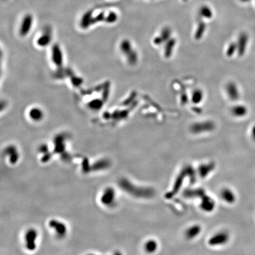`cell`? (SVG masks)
Listing matches in <instances>:
<instances>
[{
	"label": "cell",
	"mask_w": 255,
	"mask_h": 255,
	"mask_svg": "<svg viewBox=\"0 0 255 255\" xmlns=\"http://www.w3.org/2000/svg\"><path fill=\"white\" fill-rule=\"evenodd\" d=\"M215 128V124L211 120H206L193 124L191 127V131L195 134L212 131Z\"/></svg>",
	"instance_id": "obj_1"
},
{
	"label": "cell",
	"mask_w": 255,
	"mask_h": 255,
	"mask_svg": "<svg viewBox=\"0 0 255 255\" xmlns=\"http://www.w3.org/2000/svg\"><path fill=\"white\" fill-rule=\"evenodd\" d=\"M37 238V231L34 229L28 230L25 235L26 247L30 251L34 250L36 248V239Z\"/></svg>",
	"instance_id": "obj_2"
},
{
	"label": "cell",
	"mask_w": 255,
	"mask_h": 255,
	"mask_svg": "<svg viewBox=\"0 0 255 255\" xmlns=\"http://www.w3.org/2000/svg\"><path fill=\"white\" fill-rule=\"evenodd\" d=\"M229 240V235L226 232L220 231L214 234L208 240V245L211 246H218L226 243Z\"/></svg>",
	"instance_id": "obj_3"
},
{
	"label": "cell",
	"mask_w": 255,
	"mask_h": 255,
	"mask_svg": "<svg viewBox=\"0 0 255 255\" xmlns=\"http://www.w3.org/2000/svg\"><path fill=\"white\" fill-rule=\"evenodd\" d=\"M226 92L229 98L232 101H236L240 97L239 88L234 82H230L226 85Z\"/></svg>",
	"instance_id": "obj_4"
},
{
	"label": "cell",
	"mask_w": 255,
	"mask_h": 255,
	"mask_svg": "<svg viewBox=\"0 0 255 255\" xmlns=\"http://www.w3.org/2000/svg\"><path fill=\"white\" fill-rule=\"evenodd\" d=\"M249 40V37L248 34L245 32H242L240 34L237 43V53L239 56H242L245 53L246 50L248 43Z\"/></svg>",
	"instance_id": "obj_5"
},
{
	"label": "cell",
	"mask_w": 255,
	"mask_h": 255,
	"mask_svg": "<svg viewBox=\"0 0 255 255\" xmlns=\"http://www.w3.org/2000/svg\"><path fill=\"white\" fill-rule=\"evenodd\" d=\"M115 199V191L111 187H108L105 190L101 197V202L106 205L109 206L114 203Z\"/></svg>",
	"instance_id": "obj_6"
},
{
	"label": "cell",
	"mask_w": 255,
	"mask_h": 255,
	"mask_svg": "<svg viewBox=\"0 0 255 255\" xmlns=\"http://www.w3.org/2000/svg\"><path fill=\"white\" fill-rule=\"evenodd\" d=\"M49 226L53 228L59 236H64L67 232V227L66 225L57 220L53 219L49 221Z\"/></svg>",
	"instance_id": "obj_7"
},
{
	"label": "cell",
	"mask_w": 255,
	"mask_h": 255,
	"mask_svg": "<svg viewBox=\"0 0 255 255\" xmlns=\"http://www.w3.org/2000/svg\"><path fill=\"white\" fill-rule=\"evenodd\" d=\"M32 23V17L31 15L27 14L23 19L20 27V33L24 36L31 30Z\"/></svg>",
	"instance_id": "obj_8"
},
{
	"label": "cell",
	"mask_w": 255,
	"mask_h": 255,
	"mask_svg": "<svg viewBox=\"0 0 255 255\" xmlns=\"http://www.w3.org/2000/svg\"><path fill=\"white\" fill-rule=\"evenodd\" d=\"M201 227L198 225H194L188 227L185 233V236L188 239H193L200 234Z\"/></svg>",
	"instance_id": "obj_9"
},
{
	"label": "cell",
	"mask_w": 255,
	"mask_h": 255,
	"mask_svg": "<svg viewBox=\"0 0 255 255\" xmlns=\"http://www.w3.org/2000/svg\"><path fill=\"white\" fill-rule=\"evenodd\" d=\"M176 40L174 38L170 39L168 41L165 43V47H164V56L166 58H169L171 56L173 53L174 47L176 45Z\"/></svg>",
	"instance_id": "obj_10"
},
{
	"label": "cell",
	"mask_w": 255,
	"mask_h": 255,
	"mask_svg": "<svg viewBox=\"0 0 255 255\" xmlns=\"http://www.w3.org/2000/svg\"><path fill=\"white\" fill-rule=\"evenodd\" d=\"M231 112L233 115L236 117H243L247 114L248 109L243 105H237L232 107Z\"/></svg>",
	"instance_id": "obj_11"
},
{
	"label": "cell",
	"mask_w": 255,
	"mask_h": 255,
	"mask_svg": "<svg viewBox=\"0 0 255 255\" xmlns=\"http://www.w3.org/2000/svg\"><path fill=\"white\" fill-rule=\"evenodd\" d=\"M204 95L200 89H195L193 91L191 96V101L194 104H200L203 102Z\"/></svg>",
	"instance_id": "obj_12"
},
{
	"label": "cell",
	"mask_w": 255,
	"mask_h": 255,
	"mask_svg": "<svg viewBox=\"0 0 255 255\" xmlns=\"http://www.w3.org/2000/svg\"><path fill=\"white\" fill-rule=\"evenodd\" d=\"M7 155L9 157V160L11 164H16L19 158L18 153L16 148L14 146H9L5 150Z\"/></svg>",
	"instance_id": "obj_13"
},
{
	"label": "cell",
	"mask_w": 255,
	"mask_h": 255,
	"mask_svg": "<svg viewBox=\"0 0 255 255\" xmlns=\"http://www.w3.org/2000/svg\"><path fill=\"white\" fill-rule=\"evenodd\" d=\"M220 197L221 199L228 203L234 202L235 197V194L229 188H223L220 192Z\"/></svg>",
	"instance_id": "obj_14"
},
{
	"label": "cell",
	"mask_w": 255,
	"mask_h": 255,
	"mask_svg": "<svg viewBox=\"0 0 255 255\" xmlns=\"http://www.w3.org/2000/svg\"><path fill=\"white\" fill-rule=\"evenodd\" d=\"M30 118L34 121H40L43 118V112L39 108H33L29 112Z\"/></svg>",
	"instance_id": "obj_15"
},
{
	"label": "cell",
	"mask_w": 255,
	"mask_h": 255,
	"mask_svg": "<svg viewBox=\"0 0 255 255\" xmlns=\"http://www.w3.org/2000/svg\"><path fill=\"white\" fill-rule=\"evenodd\" d=\"M199 14L202 18L206 19H211L213 16V12L210 7L203 5L199 9Z\"/></svg>",
	"instance_id": "obj_16"
},
{
	"label": "cell",
	"mask_w": 255,
	"mask_h": 255,
	"mask_svg": "<svg viewBox=\"0 0 255 255\" xmlns=\"http://www.w3.org/2000/svg\"><path fill=\"white\" fill-rule=\"evenodd\" d=\"M206 30V25L204 21H200L198 24L197 28L195 32L194 37L196 40H199L202 39Z\"/></svg>",
	"instance_id": "obj_17"
},
{
	"label": "cell",
	"mask_w": 255,
	"mask_h": 255,
	"mask_svg": "<svg viewBox=\"0 0 255 255\" xmlns=\"http://www.w3.org/2000/svg\"><path fill=\"white\" fill-rule=\"evenodd\" d=\"M158 247V245L157 242L156 240L152 239L147 240L145 242V245H144V249H145V250L149 253H152L157 251Z\"/></svg>",
	"instance_id": "obj_18"
},
{
	"label": "cell",
	"mask_w": 255,
	"mask_h": 255,
	"mask_svg": "<svg viewBox=\"0 0 255 255\" xmlns=\"http://www.w3.org/2000/svg\"><path fill=\"white\" fill-rule=\"evenodd\" d=\"M120 50L124 54H125L126 56H127V55H128L134 49H133L131 41L128 40H125L121 43Z\"/></svg>",
	"instance_id": "obj_19"
},
{
	"label": "cell",
	"mask_w": 255,
	"mask_h": 255,
	"mask_svg": "<svg viewBox=\"0 0 255 255\" xmlns=\"http://www.w3.org/2000/svg\"><path fill=\"white\" fill-rule=\"evenodd\" d=\"M55 148L54 152L59 154L63 152V150L65 148L64 147V140L63 137H57V138L55 139Z\"/></svg>",
	"instance_id": "obj_20"
},
{
	"label": "cell",
	"mask_w": 255,
	"mask_h": 255,
	"mask_svg": "<svg viewBox=\"0 0 255 255\" xmlns=\"http://www.w3.org/2000/svg\"><path fill=\"white\" fill-rule=\"evenodd\" d=\"M160 36L162 39L164 43L168 41L170 39L172 38V30L171 28H170L169 27H164L160 32Z\"/></svg>",
	"instance_id": "obj_21"
},
{
	"label": "cell",
	"mask_w": 255,
	"mask_h": 255,
	"mask_svg": "<svg viewBox=\"0 0 255 255\" xmlns=\"http://www.w3.org/2000/svg\"><path fill=\"white\" fill-rule=\"evenodd\" d=\"M236 51H237V43L232 42L230 43L226 49V53L227 57L232 56Z\"/></svg>",
	"instance_id": "obj_22"
},
{
	"label": "cell",
	"mask_w": 255,
	"mask_h": 255,
	"mask_svg": "<svg viewBox=\"0 0 255 255\" xmlns=\"http://www.w3.org/2000/svg\"><path fill=\"white\" fill-rule=\"evenodd\" d=\"M214 202L211 200V198H206V200L204 199L203 202L202 203V207L203 209H204L207 211H210L212 210L214 206Z\"/></svg>",
	"instance_id": "obj_23"
},
{
	"label": "cell",
	"mask_w": 255,
	"mask_h": 255,
	"mask_svg": "<svg viewBox=\"0 0 255 255\" xmlns=\"http://www.w3.org/2000/svg\"><path fill=\"white\" fill-rule=\"evenodd\" d=\"M127 59L128 62L131 64H135L138 60V54L135 50H133L128 55H127Z\"/></svg>",
	"instance_id": "obj_24"
},
{
	"label": "cell",
	"mask_w": 255,
	"mask_h": 255,
	"mask_svg": "<svg viewBox=\"0 0 255 255\" xmlns=\"http://www.w3.org/2000/svg\"><path fill=\"white\" fill-rule=\"evenodd\" d=\"M118 20V16L115 12H110L105 18V21L108 23H114Z\"/></svg>",
	"instance_id": "obj_25"
},
{
	"label": "cell",
	"mask_w": 255,
	"mask_h": 255,
	"mask_svg": "<svg viewBox=\"0 0 255 255\" xmlns=\"http://www.w3.org/2000/svg\"><path fill=\"white\" fill-rule=\"evenodd\" d=\"M212 167V165H204L203 167H202L200 168V169H203L205 170H202V171H200V174L202 177H204L205 176L207 175V174H208L210 172V171H211L212 168H211Z\"/></svg>",
	"instance_id": "obj_26"
},
{
	"label": "cell",
	"mask_w": 255,
	"mask_h": 255,
	"mask_svg": "<svg viewBox=\"0 0 255 255\" xmlns=\"http://www.w3.org/2000/svg\"><path fill=\"white\" fill-rule=\"evenodd\" d=\"M109 165V162L108 161L103 160L97 162H96V164L95 165V168L96 169H101V168H105L107 167Z\"/></svg>",
	"instance_id": "obj_27"
},
{
	"label": "cell",
	"mask_w": 255,
	"mask_h": 255,
	"mask_svg": "<svg viewBox=\"0 0 255 255\" xmlns=\"http://www.w3.org/2000/svg\"><path fill=\"white\" fill-rule=\"evenodd\" d=\"M153 43H154V44H155V45L160 46V45H161V44L164 43V41H163L162 39H161V37L159 35L158 36H156V37L154 39Z\"/></svg>",
	"instance_id": "obj_28"
},
{
	"label": "cell",
	"mask_w": 255,
	"mask_h": 255,
	"mask_svg": "<svg viewBox=\"0 0 255 255\" xmlns=\"http://www.w3.org/2000/svg\"><path fill=\"white\" fill-rule=\"evenodd\" d=\"M252 135L254 138H255V126L253 127L252 129Z\"/></svg>",
	"instance_id": "obj_29"
},
{
	"label": "cell",
	"mask_w": 255,
	"mask_h": 255,
	"mask_svg": "<svg viewBox=\"0 0 255 255\" xmlns=\"http://www.w3.org/2000/svg\"><path fill=\"white\" fill-rule=\"evenodd\" d=\"M240 1L243 3H247V2H249L250 0H240Z\"/></svg>",
	"instance_id": "obj_30"
},
{
	"label": "cell",
	"mask_w": 255,
	"mask_h": 255,
	"mask_svg": "<svg viewBox=\"0 0 255 255\" xmlns=\"http://www.w3.org/2000/svg\"><path fill=\"white\" fill-rule=\"evenodd\" d=\"M183 1H187V0H183Z\"/></svg>",
	"instance_id": "obj_31"
}]
</instances>
